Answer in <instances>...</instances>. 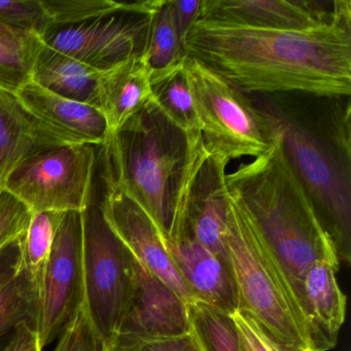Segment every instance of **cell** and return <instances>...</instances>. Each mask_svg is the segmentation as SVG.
I'll use <instances>...</instances> for the list:
<instances>
[{
    "instance_id": "1",
    "label": "cell",
    "mask_w": 351,
    "mask_h": 351,
    "mask_svg": "<svg viewBox=\"0 0 351 351\" xmlns=\"http://www.w3.org/2000/svg\"><path fill=\"white\" fill-rule=\"evenodd\" d=\"M193 57L246 93H351V5L328 23L275 30L198 20L184 40Z\"/></svg>"
},
{
    "instance_id": "2",
    "label": "cell",
    "mask_w": 351,
    "mask_h": 351,
    "mask_svg": "<svg viewBox=\"0 0 351 351\" xmlns=\"http://www.w3.org/2000/svg\"><path fill=\"white\" fill-rule=\"evenodd\" d=\"M226 178L230 194L250 215L276 258L305 319L306 273L318 261L337 266L340 262L311 199L287 159L280 132L268 151L227 173Z\"/></svg>"
},
{
    "instance_id": "3",
    "label": "cell",
    "mask_w": 351,
    "mask_h": 351,
    "mask_svg": "<svg viewBox=\"0 0 351 351\" xmlns=\"http://www.w3.org/2000/svg\"><path fill=\"white\" fill-rule=\"evenodd\" d=\"M99 147L102 182L119 186L138 203L166 239L188 159L186 134L153 99Z\"/></svg>"
},
{
    "instance_id": "4",
    "label": "cell",
    "mask_w": 351,
    "mask_h": 351,
    "mask_svg": "<svg viewBox=\"0 0 351 351\" xmlns=\"http://www.w3.org/2000/svg\"><path fill=\"white\" fill-rule=\"evenodd\" d=\"M226 245L245 310L285 344L310 348L303 313L276 258L239 202L228 200Z\"/></svg>"
},
{
    "instance_id": "5",
    "label": "cell",
    "mask_w": 351,
    "mask_h": 351,
    "mask_svg": "<svg viewBox=\"0 0 351 351\" xmlns=\"http://www.w3.org/2000/svg\"><path fill=\"white\" fill-rule=\"evenodd\" d=\"M186 77L205 149L228 163L263 155L278 137V129L243 92L193 57L186 56Z\"/></svg>"
},
{
    "instance_id": "6",
    "label": "cell",
    "mask_w": 351,
    "mask_h": 351,
    "mask_svg": "<svg viewBox=\"0 0 351 351\" xmlns=\"http://www.w3.org/2000/svg\"><path fill=\"white\" fill-rule=\"evenodd\" d=\"M282 139L291 167L303 184L330 236L339 262L351 260V188L348 171L295 119L273 104L262 108Z\"/></svg>"
},
{
    "instance_id": "7",
    "label": "cell",
    "mask_w": 351,
    "mask_h": 351,
    "mask_svg": "<svg viewBox=\"0 0 351 351\" xmlns=\"http://www.w3.org/2000/svg\"><path fill=\"white\" fill-rule=\"evenodd\" d=\"M95 145L65 143L43 149L14 168L0 188L32 213H84L93 201Z\"/></svg>"
},
{
    "instance_id": "8",
    "label": "cell",
    "mask_w": 351,
    "mask_h": 351,
    "mask_svg": "<svg viewBox=\"0 0 351 351\" xmlns=\"http://www.w3.org/2000/svg\"><path fill=\"white\" fill-rule=\"evenodd\" d=\"M133 256L108 225L99 202L83 213L84 303L106 345L120 330L132 289Z\"/></svg>"
},
{
    "instance_id": "9",
    "label": "cell",
    "mask_w": 351,
    "mask_h": 351,
    "mask_svg": "<svg viewBox=\"0 0 351 351\" xmlns=\"http://www.w3.org/2000/svg\"><path fill=\"white\" fill-rule=\"evenodd\" d=\"M161 3L162 0L135 1L131 9L84 23L49 27L40 38L54 50L98 71H106L131 57L143 55L152 15Z\"/></svg>"
},
{
    "instance_id": "10",
    "label": "cell",
    "mask_w": 351,
    "mask_h": 351,
    "mask_svg": "<svg viewBox=\"0 0 351 351\" xmlns=\"http://www.w3.org/2000/svg\"><path fill=\"white\" fill-rule=\"evenodd\" d=\"M84 301L83 213H65L40 289L38 334L43 350L59 338Z\"/></svg>"
},
{
    "instance_id": "11",
    "label": "cell",
    "mask_w": 351,
    "mask_h": 351,
    "mask_svg": "<svg viewBox=\"0 0 351 351\" xmlns=\"http://www.w3.org/2000/svg\"><path fill=\"white\" fill-rule=\"evenodd\" d=\"M100 208L110 227L133 258L171 287L184 302L192 293L182 280L166 247L165 239L145 209L122 189L104 182Z\"/></svg>"
},
{
    "instance_id": "12",
    "label": "cell",
    "mask_w": 351,
    "mask_h": 351,
    "mask_svg": "<svg viewBox=\"0 0 351 351\" xmlns=\"http://www.w3.org/2000/svg\"><path fill=\"white\" fill-rule=\"evenodd\" d=\"M350 1L326 9L305 0H202L200 19L228 25L275 30H304L328 23Z\"/></svg>"
},
{
    "instance_id": "13",
    "label": "cell",
    "mask_w": 351,
    "mask_h": 351,
    "mask_svg": "<svg viewBox=\"0 0 351 351\" xmlns=\"http://www.w3.org/2000/svg\"><path fill=\"white\" fill-rule=\"evenodd\" d=\"M186 332V302L133 258L132 289L117 336L158 338Z\"/></svg>"
},
{
    "instance_id": "14",
    "label": "cell",
    "mask_w": 351,
    "mask_h": 351,
    "mask_svg": "<svg viewBox=\"0 0 351 351\" xmlns=\"http://www.w3.org/2000/svg\"><path fill=\"white\" fill-rule=\"evenodd\" d=\"M168 252L194 299L233 314L239 297L231 263L197 241L182 228H171L165 239Z\"/></svg>"
},
{
    "instance_id": "15",
    "label": "cell",
    "mask_w": 351,
    "mask_h": 351,
    "mask_svg": "<svg viewBox=\"0 0 351 351\" xmlns=\"http://www.w3.org/2000/svg\"><path fill=\"white\" fill-rule=\"evenodd\" d=\"M22 108L65 143L100 147L108 136L98 108L57 95L27 80L15 93Z\"/></svg>"
},
{
    "instance_id": "16",
    "label": "cell",
    "mask_w": 351,
    "mask_h": 351,
    "mask_svg": "<svg viewBox=\"0 0 351 351\" xmlns=\"http://www.w3.org/2000/svg\"><path fill=\"white\" fill-rule=\"evenodd\" d=\"M338 269L332 263L318 261L304 277L305 320L312 351L334 348L345 322L346 295L337 282Z\"/></svg>"
},
{
    "instance_id": "17",
    "label": "cell",
    "mask_w": 351,
    "mask_h": 351,
    "mask_svg": "<svg viewBox=\"0 0 351 351\" xmlns=\"http://www.w3.org/2000/svg\"><path fill=\"white\" fill-rule=\"evenodd\" d=\"M97 94L98 110L106 120L108 135L114 134L153 100L151 71L143 55L102 71Z\"/></svg>"
},
{
    "instance_id": "18",
    "label": "cell",
    "mask_w": 351,
    "mask_h": 351,
    "mask_svg": "<svg viewBox=\"0 0 351 351\" xmlns=\"http://www.w3.org/2000/svg\"><path fill=\"white\" fill-rule=\"evenodd\" d=\"M22 237L0 252V351L20 326L38 328L40 293L24 266Z\"/></svg>"
},
{
    "instance_id": "19",
    "label": "cell",
    "mask_w": 351,
    "mask_h": 351,
    "mask_svg": "<svg viewBox=\"0 0 351 351\" xmlns=\"http://www.w3.org/2000/svg\"><path fill=\"white\" fill-rule=\"evenodd\" d=\"M64 141L28 114L14 94L0 90V186L30 156Z\"/></svg>"
},
{
    "instance_id": "20",
    "label": "cell",
    "mask_w": 351,
    "mask_h": 351,
    "mask_svg": "<svg viewBox=\"0 0 351 351\" xmlns=\"http://www.w3.org/2000/svg\"><path fill=\"white\" fill-rule=\"evenodd\" d=\"M101 71L54 50L40 38L29 80L57 95L98 108V80Z\"/></svg>"
},
{
    "instance_id": "21",
    "label": "cell",
    "mask_w": 351,
    "mask_h": 351,
    "mask_svg": "<svg viewBox=\"0 0 351 351\" xmlns=\"http://www.w3.org/2000/svg\"><path fill=\"white\" fill-rule=\"evenodd\" d=\"M186 59L163 73L151 75V89L158 108L191 141L202 135L186 77Z\"/></svg>"
},
{
    "instance_id": "22",
    "label": "cell",
    "mask_w": 351,
    "mask_h": 351,
    "mask_svg": "<svg viewBox=\"0 0 351 351\" xmlns=\"http://www.w3.org/2000/svg\"><path fill=\"white\" fill-rule=\"evenodd\" d=\"M186 307L189 332L201 351H241L231 313L198 299L186 302Z\"/></svg>"
},
{
    "instance_id": "23",
    "label": "cell",
    "mask_w": 351,
    "mask_h": 351,
    "mask_svg": "<svg viewBox=\"0 0 351 351\" xmlns=\"http://www.w3.org/2000/svg\"><path fill=\"white\" fill-rule=\"evenodd\" d=\"M143 57L151 75L176 66L186 57L184 45L172 23L168 0H162L157 11L152 15Z\"/></svg>"
},
{
    "instance_id": "24",
    "label": "cell",
    "mask_w": 351,
    "mask_h": 351,
    "mask_svg": "<svg viewBox=\"0 0 351 351\" xmlns=\"http://www.w3.org/2000/svg\"><path fill=\"white\" fill-rule=\"evenodd\" d=\"M64 213L56 211L32 213L29 226L22 237L24 266L40 293L47 264Z\"/></svg>"
},
{
    "instance_id": "25",
    "label": "cell",
    "mask_w": 351,
    "mask_h": 351,
    "mask_svg": "<svg viewBox=\"0 0 351 351\" xmlns=\"http://www.w3.org/2000/svg\"><path fill=\"white\" fill-rule=\"evenodd\" d=\"M42 5L48 20L49 28L77 25L106 14L131 9L134 7L135 1L119 3L114 0H42Z\"/></svg>"
},
{
    "instance_id": "26",
    "label": "cell",
    "mask_w": 351,
    "mask_h": 351,
    "mask_svg": "<svg viewBox=\"0 0 351 351\" xmlns=\"http://www.w3.org/2000/svg\"><path fill=\"white\" fill-rule=\"evenodd\" d=\"M232 316L237 326L243 351H312L310 348L285 344L245 310L237 309Z\"/></svg>"
},
{
    "instance_id": "27",
    "label": "cell",
    "mask_w": 351,
    "mask_h": 351,
    "mask_svg": "<svg viewBox=\"0 0 351 351\" xmlns=\"http://www.w3.org/2000/svg\"><path fill=\"white\" fill-rule=\"evenodd\" d=\"M54 351H108V345L90 319L84 301L59 336Z\"/></svg>"
},
{
    "instance_id": "28",
    "label": "cell",
    "mask_w": 351,
    "mask_h": 351,
    "mask_svg": "<svg viewBox=\"0 0 351 351\" xmlns=\"http://www.w3.org/2000/svg\"><path fill=\"white\" fill-rule=\"evenodd\" d=\"M0 22L38 36L48 28L42 0H0Z\"/></svg>"
},
{
    "instance_id": "29",
    "label": "cell",
    "mask_w": 351,
    "mask_h": 351,
    "mask_svg": "<svg viewBox=\"0 0 351 351\" xmlns=\"http://www.w3.org/2000/svg\"><path fill=\"white\" fill-rule=\"evenodd\" d=\"M32 217L23 202L0 188V252L25 234Z\"/></svg>"
},
{
    "instance_id": "30",
    "label": "cell",
    "mask_w": 351,
    "mask_h": 351,
    "mask_svg": "<svg viewBox=\"0 0 351 351\" xmlns=\"http://www.w3.org/2000/svg\"><path fill=\"white\" fill-rule=\"evenodd\" d=\"M108 347V351H201L190 332L158 338L118 335Z\"/></svg>"
},
{
    "instance_id": "31",
    "label": "cell",
    "mask_w": 351,
    "mask_h": 351,
    "mask_svg": "<svg viewBox=\"0 0 351 351\" xmlns=\"http://www.w3.org/2000/svg\"><path fill=\"white\" fill-rule=\"evenodd\" d=\"M174 29L184 45L191 28L200 19L202 0H168Z\"/></svg>"
},
{
    "instance_id": "32",
    "label": "cell",
    "mask_w": 351,
    "mask_h": 351,
    "mask_svg": "<svg viewBox=\"0 0 351 351\" xmlns=\"http://www.w3.org/2000/svg\"><path fill=\"white\" fill-rule=\"evenodd\" d=\"M1 351H43L38 328L32 324L20 326L15 337Z\"/></svg>"
},
{
    "instance_id": "33",
    "label": "cell",
    "mask_w": 351,
    "mask_h": 351,
    "mask_svg": "<svg viewBox=\"0 0 351 351\" xmlns=\"http://www.w3.org/2000/svg\"><path fill=\"white\" fill-rule=\"evenodd\" d=\"M20 30L14 29V28L10 27V26L5 25V24L0 22V34H21Z\"/></svg>"
},
{
    "instance_id": "34",
    "label": "cell",
    "mask_w": 351,
    "mask_h": 351,
    "mask_svg": "<svg viewBox=\"0 0 351 351\" xmlns=\"http://www.w3.org/2000/svg\"><path fill=\"white\" fill-rule=\"evenodd\" d=\"M241 351H243V350H242V348H241Z\"/></svg>"
}]
</instances>
